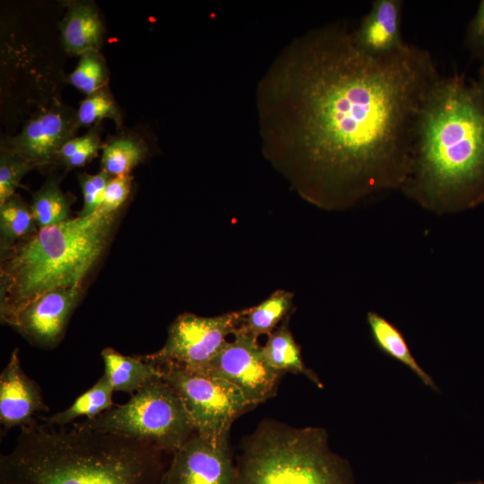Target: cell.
I'll list each match as a JSON object with an SVG mask.
<instances>
[{
	"instance_id": "obj_1",
	"label": "cell",
	"mask_w": 484,
	"mask_h": 484,
	"mask_svg": "<svg viewBox=\"0 0 484 484\" xmlns=\"http://www.w3.org/2000/svg\"><path fill=\"white\" fill-rule=\"evenodd\" d=\"M439 74L431 54L415 45L371 57L345 25L312 30L261 83L265 148L293 167L299 192L322 207L401 191L418 116Z\"/></svg>"
},
{
	"instance_id": "obj_2",
	"label": "cell",
	"mask_w": 484,
	"mask_h": 484,
	"mask_svg": "<svg viewBox=\"0 0 484 484\" xmlns=\"http://www.w3.org/2000/svg\"><path fill=\"white\" fill-rule=\"evenodd\" d=\"M401 191L436 214L484 203V65L475 79L439 74L419 110Z\"/></svg>"
},
{
	"instance_id": "obj_3",
	"label": "cell",
	"mask_w": 484,
	"mask_h": 484,
	"mask_svg": "<svg viewBox=\"0 0 484 484\" xmlns=\"http://www.w3.org/2000/svg\"><path fill=\"white\" fill-rule=\"evenodd\" d=\"M164 472L157 447L83 421L58 427L38 419L0 458V484H161Z\"/></svg>"
},
{
	"instance_id": "obj_4",
	"label": "cell",
	"mask_w": 484,
	"mask_h": 484,
	"mask_svg": "<svg viewBox=\"0 0 484 484\" xmlns=\"http://www.w3.org/2000/svg\"><path fill=\"white\" fill-rule=\"evenodd\" d=\"M115 215L96 211L40 228L5 252L0 268L1 321L12 325L41 295L82 286L106 247Z\"/></svg>"
},
{
	"instance_id": "obj_5",
	"label": "cell",
	"mask_w": 484,
	"mask_h": 484,
	"mask_svg": "<svg viewBox=\"0 0 484 484\" xmlns=\"http://www.w3.org/2000/svg\"><path fill=\"white\" fill-rule=\"evenodd\" d=\"M235 484H353V479L324 429L264 422L244 445Z\"/></svg>"
},
{
	"instance_id": "obj_6",
	"label": "cell",
	"mask_w": 484,
	"mask_h": 484,
	"mask_svg": "<svg viewBox=\"0 0 484 484\" xmlns=\"http://www.w3.org/2000/svg\"><path fill=\"white\" fill-rule=\"evenodd\" d=\"M82 421L93 429L128 436L172 454L196 433L180 396L161 376L147 382L125 403Z\"/></svg>"
},
{
	"instance_id": "obj_7",
	"label": "cell",
	"mask_w": 484,
	"mask_h": 484,
	"mask_svg": "<svg viewBox=\"0 0 484 484\" xmlns=\"http://www.w3.org/2000/svg\"><path fill=\"white\" fill-rule=\"evenodd\" d=\"M157 368L180 396L199 435L229 436L234 420L253 407L242 392L225 379L172 367Z\"/></svg>"
},
{
	"instance_id": "obj_8",
	"label": "cell",
	"mask_w": 484,
	"mask_h": 484,
	"mask_svg": "<svg viewBox=\"0 0 484 484\" xmlns=\"http://www.w3.org/2000/svg\"><path fill=\"white\" fill-rule=\"evenodd\" d=\"M241 319L242 311L212 317L182 314L170 325L163 347L143 359L156 367L200 372L216 356L227 336L233 334Z\"/></svg>"
},
{
	"instance_id": "obj_9",
	"label": "cell",
	"mask_w": 484,
	"mask_h": 484,
	"mask_svg": "<svg viewBox=\"0 0 484 484\" xmlns=\"http://www.w3.org/2000/svg\"><path fill=\"white\" fill-rule=\"evenodd\" d=\"M212 360L200 372L236 385L253 407L274 396L283 374L264 361L257 339L239 326Z\"/></svg>"
},
{
	"instance_id": "obj_10",
	"label": "cell",
	"mask_w": 484,
	"mask_h": 484,
	"mask_svg": "<svg viewBox=\"0 0 484 484\" xmlns=\"http://www.w3.org/2000/svg\"><path fill=\"white\" fill-rule=\"evenodd\" d=\"M228 438L194 433L173 454L161 484H235Z\"/></svg>"
},
{
	"instance_id": "obj_11",
	"label": "cell",
	"mask_w": 484,
	"mask_h": 484,
	"mask_svg": "<svg viewBox=\"0 0 484 484\" xmlns=\"http://www.w3.org/2000/svg\"><path fill=\"white\" fill-rule=\"evenodd\" d=\"M82 286L48 291L27 305L12 325L31 344L53 348L62 339Z\"/></svg>"
},
{
	"instance_id": "obj_12",
	"label": "cell",
	"mask_w": 484,
	"mask_h": 484,
	"mask_svg": "<svg viewBox=\"0 0 484 484\" xmlns=\"http://www.w3.org/2000/svg\"><path fill=\"white\" fill-rule=\"evenodd\" d=\"M39 386L22 370L19 349L13 350L0 375V422L4 428L34 424L40 411H47Z\"/></svg>"
},
{
	"instance_id": "obj_13",
	"label": "cell",
	"mask_w": 484,
	"mask_h": 484,
	"mask_svg": "<svg viewBox=\"0 0 484 484\" xmlns=\"http://www.w3.org/2000/svg\"><path fill=\"white\" fill-rule=\"evenodd\" d=\"M76 126L75 117L60 108L51 109L30 120L22 131L10 140L8 150L34 166L48 163L58 157L64 143L73 138Z\"/></svg>"
},
{
	"instance_id": "obj_14",
	"label": "cell",
	"mask_w": 484,
	"mask_h": 484,
	"mask_svg": "<svg viewBox=\"0 0 484 484\" xmlns=\"http://www.w3.org/2000/svg\"><path fill=\"white\" fill-rule=\"evenodd\" d=\"M402 0H375L359 26L351 30L357 48L371 57H384L397 53L408 45L402 33Z\"/></svg>"
},
{
	"instance_id": "obj_15",
	"label": "cell",
	"mask_w": 484,
	"mask_h": 484,
	"mask_svg": "<svg viewBox=\"0 0 484 484\" xmlns=\"http://www.w3.org/2000/svg\"><path fill=\"white\" fill-rule=\"evenodd\" d=\"M102 36V22L92 3L81 2L69 7L61 24L62 44L67 52L82 56L98 51Z\"/></svg>"
},
{
	"instance_id": "obj_16",
	"label": "cell",
	"mask_w": 484,
	"mask_h": 484,
	"mask_svg": "<svg viewBox=\"0 0 484 484\" xmlns=\"http://www.w3.org/2000/svg\"><path fill=\"white\" fill-rule=\"evenodd\" d=\"M104 374L114 391L125 392L131 395L150 380L160 376L158 368L143 357L125 356L112 348L101 352Z\"/></svg>"
},
{
	"instance_id": "obj_17",
	"label": "cell",
	"mask_w": 484,
	"mask_h": 484,
	"mask_svg": "<svg viewBox=\"0 0 484 484\" xmlns=\"http://www.w3.org/2000/svg\"><path fill=\"white\" fill-rule=\"evenodd\" d=\"M261 351L264 361L273 370L281 374L284 372L301 374L308 377L318 387L323 386L316 375L304 364L300 349L289 329L288 321H283L268 335Z\"/></svg>"
},
{
	"instance_id": "obj_18",
	"label": "cell",
	"mask_w": 484,
	"mask_h": 484,
	"mask_svg": "<svg viewBox=\"0 0 484 484\" xmlns=\"http://www.w3.org/2000/svg\"><path fill=\"white\" fill-rule=\"evenodd\" d=\"M367 320L373 340L380 350L408 367L426 386L437 390L433 378L416 361L403 335L395 325L373 311L367 313Z\"/></svg>"
},
{
	"instance_id": "obj_19",
	"label": "cell",
	"mask_w": 484,
	"mask_h": 484,
	"mask_svg": "<svg viewBox=\"0 0 484 484\" xmlns=\"http://www.w3.org/2000/svg\"><path fill=\"white\" fill-rule=\"evenodd\" d=\"M113 392L108 379L103 375L90 389L78 396L64 411L47 417L38 418L51 426H67L81 417L92 419L114 406Z\"/></svg>"
},
{
	"instance_id": "obj_20",
	"label": "cell",
	"mask_w": 484,
	"mask_h": 484,
	"mask_svg": "<svg viewBox=\"0 0 484 484\" xmlns=\"http://www.w3.org/2000/svg\"><path fill=\"white\" fill-rule=\"evenodd\" d=\"M292 298L289 291L276 290L257 306L242 310L239 327L256 339L269 335L291 308Z\"/></svg>"
},
{
	"instance_id": "obj_21",
	"label": "cell",
	"mask_w": 484,
	"mask_h": 484,
	"mask_svg": "<svg viewBox=\"0 0 484 484\" xmlns=\"http://www.w3.org/2000/svg\"><path fill=\"white\" fill-rule=\"evenodd\" d=\"M31 208L13 194L0 205V240L2 254L31 235L35 229Z\"/></svg>"
},
{
	"instance_id": "obj_22",
	"label": "cell",
	"mask_w": 484,
	"mask_h": 484,
	"mask_svg": "<svg viewBox=\"0 0 484 484\" xmlns=\"http://www.w3.org/2000/svg\"><path fill=\"white\" fill-rule=\"evenodd\" d=\"M145 146L129 137L115 139L103 148L101 165L110 177L129 175V172L143 159Z\"/></svg>"
},
{
	"instance_id": "obj_23",
	"label": "cell",
	"mask_w": 484,
	"mask_h": 484,
	"mask_svg": "<svg viewBox=\"0 0 484 484\" xmlns=\"http://www.w3.org/2000/svg\"><path fill=\"white\" fill-rule=\"evenodd\" d=\"M30 208L36 224L40 228L69 220L68 199L54 181L48 182L34 194Z\"/></svg>"
},
{
	"instance_id": "obj_24",
	"label": "cell",
	"mask_w": 484,
	"mask_h": 484,
	"mask_svg": "<svg viewBox=\"0 0 484 484\" xmlns=\"http://www.w3.org/2000/svg\"><path fill=\"white\" fill-rule=\"evenodd\" d=\"M108 75L102 56L99 51H90L81 56L68 79L73 87L88 96L106 87Z\"/></svg>"
},
{
	"instance_id": "obj_25",
	"label": "cell",
	"mask_w": 484,
	"mask_h": 484,
	"mask_svg": "<svg viewBox=\"0 0 484 484\" xmlns=\"http://www.w3.org/2000/svg\"><path fill=\"white\" fill-rule=\"evenodd\" d=\"M75 117L76 125H91L103 118L121 124V116L107 87L88 95L80 104Z\"/></svg>"
},
{
	"instance_id": "obj_26",
	"label": "cell",
	"mask_w": 484,
	"mask_h": 484,
	"mask_svg": "<svg viewBox=\"0 0 484 484\" xmlns=\"http://www.w3.org/2000/svg\"><path fill=\"white\" fill-rule=\"evenodd\" d=\"M33 167V164L8 149L1 151L0 205L15 194L21 179Z\"/></svg>"
},
{
	"instance_id": "obj_27",
	"label": "cell",
	"mask_w": 484,
	"mask_h": 484,
	"mask_svg": "<svg viewBox=\"0 0 484 484\" xmlns=\"http://www.w3.org/2000/svg\"><path fill=\"white\" fill-rule=\"evenodd\" d=\"M110 178L103 169L95 175H80L79 181L83 194V207L80 216H89L99 209Z\"/></svg>"
},
{
	"instance_id": "obj_28",
	"label": "cell",
	"mask_w": 484,
	"mask_h": 484,
	"mask_svg": "<svg viewBox=\"0 0 484 484\" xmlns=\"http://www.w3.org/2000/svg\"><path fill=\"white\" fill-rule=\"evenodd\" d=\"M131 186L132 177L130 175L111 177L105 189L101 204L97 211L105 214L116 213L128 197Z\"/></svg>"
},
{
	"instance_id": "obj_29",
	"label": "cell",
	"mask_w": 484,
	"mask_h": 484,
	"mask_svg": "<svg viewBox=\"0 0 484 484\" xmlns=\"http://www.w3.org/2000/svg\"><path fill=\"white\" fill-rule=\"evenodd\" d=\"M465 47L473 58L480 59L484 65V0L478 8L470 23L465 36Z\"/></svg>"
},
{
	"instance_id": "obj_30",
	"label": "cell",
	"mask_w": 484,
	"mask_h": 484,
	"mask_svg": "<svg viewBox=\"0 0 484 484\" xmlns=\"http://www.w3.org/2000/svg\"><path fill=\"white\" fill-rule=\"evenodd\" d=\"M97 140H99V133L96 126L89 131L86 134L71 138L65 142L61 147L57 158H60L65 162Z\"/></svg>"
},
{
	"instance_id": "obj_31",
	"label": "cell",
	"mask_w": 484,
	"mask_h": 484,
	"mask_svg": "<svg viewBox=\"0 0 484 484\" xmlns=\"http://www.w3.org/2000/svg\"><path fill=\"white\" fill-rule=\"evenodd\" d=\"M99 148V140H97L65 160V163L72 168L82 166L96 155Z\"/></svg>"
},
{
	"instance_id": "obj_32",
	"label": "cell",
	"mask_w": 484,
	"mask_h": 484,
	"mask_svg": "<svg viewBox=\"0 0 484 484\" xmlns=\"http://www.w3.org/2000/svg\"><path fill=\"white\" fill-rule=\"evenodd\" d=\"M456 484H482L480 481H469V482H462V483H456Z\"/></svg>"
}]
</instances>
